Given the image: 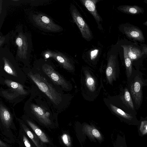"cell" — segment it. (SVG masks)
I'll use <instances>...</instances> for the list:
<instances>
[{
  "mask_svg": "<svg viewBox=\"0 0 147 147\" xmlns=\"http://www.w3.org/2000/svg\"><path fill=\"white\" fill-rule=\"evenodd\" d=\"M28 76L39 89L44 93L56 105L61 100V95L43 76L39 74L30 73Z\"/></svg>",
  "mask_w": 147,
  "mask_h": 147,
  "instance_id": "1",
  "label": "cell"
},
{
  "mask_svg": "<svg viewBox=\"0 0 147 147\" xmlns=\"http://www.w3.org/2000/svg\"><path fill=\"white\" fill-rule=\"evenodd\" d=\"M32 19L36 26L43 30L53 32L63 30L61 27L55 24L51 18L45 14H34L32 15Z\"/></svg>",
  "mask_w": 147,
  "mask_h": 147,
  "instance_id": "2",
  "label": "cell"
},
{
  "mask_svg": "<svg viewBox=\"0 0 147 147\" xmlns=\"http://www.w3.org/2000/svg\"><path fill=\"white\" fill-rule=\"evenodd\" d=\"M70 10L73 19L79 28L83 37L87 40H90L92 39V34L88 25L74 5H71Z\"/></svg>",
  "mask_w": 147,
  "mask_h": 147,
  "instance_id": "3",
  "label": "cell"
},
{
  "mask_svg": "<svg viewBox=\"0 0 147 147\" xmlns=\"http://www.w3.org/2000/svg\"><path fill=\"white\" fill-rule=\"evenodd\" d=\"M44 72L54 83L66 89H69V85L65 79L50 65L45 64L42 66Z\"/></svg>",
  "mask_w": 147,
  "mask_h": 147,
  "instance_id": "4",
  "label": "cell"
},
{
  "mask_svg": "<svg viewBox=\"0 0 147 147\" xmlns=\"http://www.w3.org/2000/svg\"><path fill=\"white\" fill-rule=\"evenodd\" d=\"M143 82L141 79L137 76L132 82L130 87V92L136 104L139 105L142 97V87Z\"/></svg>",
  "mask_w": 147,
  "mask_h": 147,
  "instance_id": "5",
  "label": "cell"
},
{
  "mask_svg": "<svg viewBox=\"0 0 147 147\" xmlns=\"http://www.w3.org/2000/svg\"><path fill=\"white\" fill-rule=\"evenodd\" d=\"M16 43L18 47V55L20 58L26 59L29 48L27 37L22 32L20 33L16 38Z\"/></svg>",
  "mask_w": 147,
  "mask_h": 147,
  "instance_id": "6",
  "label": "cell"
},
{
  "mask_svg": "<svg viewBox=\"0 0 147 147\" xmlns=\"http://www.w3.org/2000/svg\"><path fill=\"white\" fill-rule=\"evenodd\" d=\"M45 56L47 58L49 57L53 58L67 70H72L74 69L73 66L69 59L61 53L48 51L46 52Z\"/></svg>",
  "mask_w": 147,
  "mask_h": 147,
  "instance_id": "7",
  "label": "cell"
},
{
  "mask_svg": "<svg viewBox=\"0 0 147 147\" xmlns=\"http://www.w3.org/2000/svg\"><path fill=\"white\" fill-rule=\"evenodd\" d=\"M31 108L34 114L40 122L46 125H49L51 123L49 118V113L46 111L42 108L32 104L31 105Z\"/></svg>",
  "mask_w": 147,
  "mask_h": 147,
  "instance_id": "8",
  "label": "cell"
},
{
  "mask_svg": "<svg viewBox=\"0 0 147 147\" xmlns=\"http://www.w3.org/2000/svg\"><path fill=\"white\" fill-rule=\"evenodd\" d=\"M124 31L126 36L131 39L140 42H143L144 40L142 32L136 27L132 25L125 27Z\"/></svg>",
  "mask_w": 147,
  "mask_h": 147,
  "instance_id": "9",
  "label": "cell"
},
{
  "mask_svg": "<svg viewBox=\"0 0 147 147\" xmlns=\"http://www.w3.org/2000/svg\"><path fill=\"white\" fill-rule=\"evenodd\" d=\"M116 63L115 56L111 55L108 60L106 71V77L110 84L116 80Z\"/></svg>",
  "mask_w": 147,
  "mask_h": 147,
  "instance_id": "10",
  "label": "cell"
},
{
  "mask_svg": "<svg viewBox=\"0 0 147 147\" xmlns=\"http://www.w3.org/2000/svg\"><path fill=\"white\" fill-rule=\"evenodd\" d=\"M98 0H82L80 1L87 9L92 15L98 23L102 20V19L97 12L96 4Z\"/></svg>",
  "mask_w": 147,
  "mask_h": 147,
  "instance_id": "11",
  "label": "cell"
},
{
  "mask_svg": "<svg viewBox=\"0 0 147 147\" xmlns=\"http://www.w3.org/2000/svg\"><path fill=\"white\" fill-rule=\"evenodd\" d=\"M83 131L90 138L93 140L96 139L101 141L103 138L102 134L99 131L92 125H85L83 127Z\"/></svg>",
  "mask_w": 147,
  "mask_h": 147,
  "instance_id": "12",
  "label": "cell"
},
{
  "mask_svg": "<svg viewBox=\"0 0 147 147\" xmlns=\"http://www.w3.org/2000/svg\"><path fill=\"white\" fill-rule=\"evenodd\" d=\"M117 9L123 13L133 15L142 13L144 11L142 8L136 5L120 6L118 7Z\"/></svg>",
  "mask_w": 147,
  "mask_h": 147,
  "instance_id": "13",
  "label": "cell"
},
{
  "mask_svg": "<svg viewBox=\"0 0 147 147\" xmlns=\"http://www.w3.org/2000/svg\"><path fill=\"white\" fill-rule=\"evenodd\" d=\"M125 46L128 55L131 61L138 59L143 54V52L138 48L131 45Z\"/></svg>",
  "mask_w": 147,
  "mask_h": 147,
  "instance_id": "14",
  "label": "cell"
},
{
  "mask_svg": "<svg viewBox=\"0 0 147 147\" xmlns=\"http://www.w3.org/2000/svg\"><path fill=\"white\" fill-rule=\"evenodd\" d=\"M26 121L42 142H49L47 137L40 129L30 120L27 119Z\"/></svg>",
  "mask_w": 147,
  "mask_h": 147,
  "instance_id": "15",
  "label": "cell"
},
{
  "mask_svg": "<svg viewBox=\"0 0 147 147\" xmlns=\"http://www.w3.org/2000/svg\"><path fill=\"white\" fill-rule=\"evenodd\" d=\"M16 140L20 147H32L27 135L20 128Z\"/></svg>",
  "mask_w": 147,
  "mask_h": 147,
  "instance_id": "16",
  "label": "cell"
},
{
  "mask_svg": "<svg viewBox=\"0 0 147 147\" xmlns=\"http://www.w3.org/2000/svg\"><path fill=\"white\" fill-rule=\"evenodd\" d=\"M20 127L25 133L27 136L33 142L37 147H39L38 142L34 134L30 131L24 123L21 121H19Z\"/></svg>",
  "mask_w": 147,
  "mask_h": 147,
  "instance_id": "17",
  "label": "cell"
},
{
  "mask_svg": "<svg viewBox=\"0 0 147 147\" xmlns=\"http://www.w3.org/2000/svg\"><path fill=\"white\" fill-rule=\"evenodd\" d=\"M123 49L124 57L126 71V75L127 77H129L131 75L132 71L131 61L129 57L125 45L121 46Z\"/></svg>",
  "mask_w": 147,
  "mask_h": 147,
  "instance_id": "18",
  "label": "cell"
},
{
  "mask_svg": "<svg viewBox=\"0 0 147 147\" xmlns=\"http://www.w3.org/2000/svg\"><path fill=\"white\" fill-rule=\"evenodd\" d=\"M5 82L8 86L20 94H27V92L24 90L23 86L21 84L9 80H6Z\"/></svg>",
  "mask_w": 147,
  "mask_h": 147,
  "instance_id": "19",
  "label": "cell"
},
{
  "mask_svg": "<svg viewBox=\"0 0 147 147\" xmlns=\"http://www.w3.org/2000/svg\"><path fill=\"white\" fill-rule=\"evenodd\" d=\"M121 98L123 102L127 107L133 110L134 109V106L130 93L127 88L125 89L124 95L121 96Z\"/></svg>",
  "mask_w": 147,
  "mask_h": 147,
  "instance_id": "20",
  "label": "cell"
},
{
  "mask_svg": "<svg viewBox=\"0 0 147 147\" xmlns=\"http://www.w3.org/2000/svg\"><path fill=\"white\" fill-rule=\"evenodd\" d=\"M85 82L86 85L89 90L91 92L94 91L96 89L94 80L87 71L85 72Z\"/></svg>",
  "mask_w": 147,
  "mask_h": 147,
  "instance_id": "21",
  "label": "cell"
},
{
  "mask_svg": "<svg viewBox=\"0 0 147 147\" xmlns=\"http://www.w3.org/2000/svg\"><path fill=\"white\" fill-rule=\"evenodd\" d=\"M111 110L116 114L128 120H131L133 118L132 116L123 111L111 104H110Z\"/></svg>",
  "mask_w": 147,
  "mask_h": 147,
  "instance_id": "22",
  "label": "cell"
},
{
  "mask_svg": "<svg viewBox=\"0 0 147 147\" xmlns=\"http://www.w3.org/2000/svg\"><path fill=\"white\" fill-rule=\"evenodd\" d=\"M3 59L4 62V69L5 71L10 75L16 76V73L13 69L7 59L5 57H3Z\"/></svg>",
  "mask_w": 147,
  "mask_h": 147,
  "instance_id": "23",
  "label": "cell"
},
{
  "mask_svg": "<svg viewBox=\"0 0 147 147\" xmlns=\"http://www.w3.org/2000/svg\"><path fill=\"white\" fill-rule=\"evenodd\" d=\"M147 121H143L141 122L140 127V131L141 134L143 135L147 133Z\"/></svg>",
  "mask_w": 147,
  "mask_h": 147,
  "instance_id": "24",
  "label": "cell"
},
{
  "mask_svg": "<svg viewBox=\"0 0 147 147\" xmlns=\"http://www.w3.org/2000/svg\"><path fill=\"white\" fill-rule=\"evenodd\" d=\"M61 138L63 143L67 146L69 147L71 145L70 138L67 134H63L61 136Z\"/></svg>",
  "mask_w": 147,
  "mask_h": 147,
  "instance_id": "25",
  "label": "cell"
},
{
  "mask_svg": "<svg viewBox=\"0 0 147 147\" xmlns=\"http://www.w3.org/2000/svg\"><path fill=\"white\" fill-rule=\"evenodd\" d=\"M0 147H11L10 144L3 141L0 138Z\"/></svg>",
  "mask_w": 147,
  "mask_h": 147,
  "instance_id": "26",
  "label": "cell"
},
{
  "mask_svg": "<svg viewBox=\"0 0 147 147\" xmlns=\"http://www.w3.org/2000/svg\"><path fill=\"white\" fill-rule=\"evenodd\" d=\"M98 52V50H95L91 52L90 53L91 59L92 60L94 59L96 57Z\"/></svg>",
  "mask_w": 147,
  "mask_h": 147,
  "instance_id": "27",
  "label": "cell"
},
{
  "mask_svg": "<svg viewBox=\"0 0 147 147\" xmlns=\"http://www.w3.org/2000/svg\"><path fill=\"white\" fill-rule=\"evenodd\" d=\"M2 1L0 0V14L1 12Z\"/></svg>",
  "mask_w": 147,
  "mask_h": 147,
  "instance_id": "28",
  "label": "cell"
},
{
  "mask_svg": "<svg viewBox=\"0 0 147 147\" xmlns=\"http://www.w3.org/2000/svg\"><path fill=\"white\" fill-rule=\"evenodd\" d=\"M1 124L0 122V130L1 131Z\"/></svg>",
  "mask_w": 147,
  "mask_h": 147,
  "instance_id": "29",
  "label": "cell"
},
{
  "mask_svg": "<svg viewBox=\"0 0 147 147\" xmlns=\"http://www.w3.org/2000/svg\"><path fill=\"white\" fill-rule=\"evenodd\" d=\"M12 1H19V0H12Z\"/></svg>",
  "mask_w": 147,
  "mask_h": 147,
  "instance_id": "30",
  "label": "cell"
},
{
  "mask_svg": "<svg viewBox=\"0 0 147 147\" xmlns=\"http://www.w3.org/2000/svg\"><path fill=\"white\" fill-rule=\"evenodd\" d=\"M121 147H123L121 146Z\"/></svg>",
  "mask_w": 147,
  "mask_h": 147,
  "instance_id": "31",
  "label": "cell"
}]
</instances>
